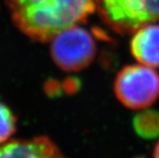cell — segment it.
<instances>
[{"label": "cell", "mask_w": 159, "mask_h": 158, "mask_svg": "<svg viewBox=\"0 0 159 158\" xmlns=\"http://www.w3.org/2000/svg\"><path fill=\"white\" fill-rule=\"evenodd\" d=\"M13 23L30 38L52 41L84 22L96 8L95 0H7Z\"/></svg>", "instance_id": "1"}, {"label": "cell", "mask_w": 159, "mask_h": 158, "mask_svg": "<svg viewBox=\"0 0 159 158\" xmlns=\"http://www.w3.org/2000/svg\"><path fill=\"white\" fill-rule=\"evenodd\" d=\"M153 155L155 157H159V142L157 143V145L155 146V148L153 150Z\"/></svg>", "instance_id": "9"}, {"label": "cell", "mask_w": 159, "mask_h": 158, "mask_svg": "<svg viewBox=\"0 0 159 158\" xmlns=\"http://www.w3.org/2000/svg\"><path fill=\"white\" fill-rule=\"evenodd\" d=\"M61 156L59 149L46 136L31 140H11L0 145V157L52 158Z\"/></svg>", "instance_id": "5"}, {"label": "cell", "mask_w": 159, "mask_h": 158, "mask_svg": "<svg viewBox=\"0 0 159 158\" xmlns=\"http://www.w3.org/2000/svg\"><path fill=\"white\" fill-rule=\"evenodd\" d=\"M51 42L52 60L64 70H80L94 58L95 42L90 33L78 25L61 32Z\"/></svg>", "instance_id": "4"}, {"label": "cell", "mask_w": 159, "mask_h": 158, "mask_svg": "<svg viewBox=\"0 0 159 158\" xmlns=\"http://www.w3.org/2000/svg\"><path fill=\"white\" fill-rule=\"evenodd\" d=\"M16 119L11 111L0 103V145L7 142L16 132Z\"/></svg>", "instance_id": "8"}, {"label": "cell", "mask_w": 159, "mask_h": 158, "mask_svg": "<svg viewBox=\"0 0 159 158\" xmlns=\"http://www.w3.org/2000/svg\"><path fill=\"white\" fill-rule=\"evenodd\" d=\"M134 131L144 138H154L159 135V112L144 111L134 119Z\"/></svg>", "instance_id": "7"}, {"label": "cell", "mask_w": 159, "mask_h": 158, "mask_svg": "<svg viewBox=\"0 0 159 158\" xmlns=\"http://www.w3.org/2000/svg\"><path fill=\"white\" fill-rule=\"evenodd\" d=\"M113 89L124 106L145 109L159 96V75L152 67L144 64L127 66L115 78Z\"/></svg>", "instance_id": "3"}, {"label": "cell", "mask_w": 159, "mask_h": 158, "mask_svg": "<svg viewBox=\"0 0 159 158\" xmlns=\"http://www.w3.org/2000/svg\"><path fill=\"white\" fill-rule=\"evenodd\" d=\"M131 51L141 64L159 67V25L151 23L134 32Z\"/></svg>", "instance_id": "6"}, {"label": "cell", "mask_w": 159, "mask_h": 158, "mask_svg": "<svg viewBox=\"0 0 159 158\" xmlns=\"http://www.w3.org/2000/svg\"><path fill=\"white\" fill-rule=\"evenodd\" d=\"M103 21L118 34H127L159 20V0H95Z\"/></svg>", "instance_id": "2"}]
</instances>
